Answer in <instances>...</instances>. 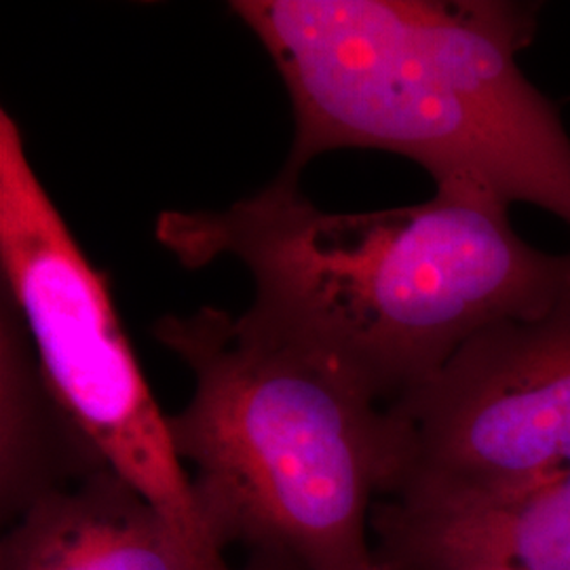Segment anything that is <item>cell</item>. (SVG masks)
I'll list each match as a JSON object with an SVG mask.
<instances>
[{
    "label": "cell",
    "instance_id": "obj_1",
    "mask_svg": "<svg viewBox=\"0 0 570 570\" xmlns=\"http://www.w3.org/2000/svg\"><path fill=\"white\" fill-rule=\"evenodd\" d=\"M155 235L188 268L239 261L252 306L385 407L475 334L570 294V254L532 247L510 205L471 184L435 186L425 204L327 212L282 171L225 209L161 212Z\"/></svg>",
    "mask_w": 570,
    "mask_h": 570
},
{
    "label": "cell",
    "instance_id": "obj_2",
    "mask_svg": "<svg viewBox=\"0 0 570 570\" xmlns=\"http://www.w3.org/2000/svg\"><path fill=\"white\" fill-rule=\"evenodd\" d=\"M294 110L285 174L343 148L421 165L570 225V136L518 56L532 4L501 0H235Z\"/></svg>",
    "mask_w": 570,
    "mask_h": 570
},
{
    "label": "cell",
    "instance_id": "obj_3",
    "mask_svg": "<svg viewBox=\"0 0 570 570\" xmlns=\"http://www.w3.org/2000/svg\"><path fill=\"white\" fill-rule=\"evenodd\" d=\"M150 332L195 379L167 428L214 543L298 570H383L372 511L397 468L387 407L254 306L164 315Z\"/></svg>",
    "mask_w": 570,
    "mask_h": 570
},
{
    "label": "cell",
    "instance_id": "obj_4",
    "mask_svg": "<svg viewBox=\"0 0 570 570\" xmlns=\"http://www.w3.org/2000/svg\"><path fill=\"white\" fill-rule=\"evenodd\" d=\"M0 266L61 406L106 463L188 539L223 551L205 529L167 414L146 383L108 282L51 202L7 110L0 112Z\"/></svg>",
    "mask_w": 570,
    "mask_h": 570
},
{
    "label": "cell",
    "instance_id": "obj_5",
    "mask_svg": "<svg viewBox=\"0 0 570 570\" xmlns=\"http://www.w3.org/2000/svg\"><path fill=\"white\" fill-rule=\"evenodd\" d=\"M397 468L383 499L503 497L570 473V294L487 327L387 406Z\"/></svg>",
    "mask_w": 570,
    "mask_h": 570
},
{
    "label": "cell",
    "instance_id": "obj_6",
    "mask_svg": "<svg viewBox=\"0 0 570 570\" xmlns=\"http://www.w3.org/2000/svg\"><path fill=\"white\" fill-rule=\"evenodd\" d=\"M0 570H230L115 469L42 499L11 524Z\"/></svg>",
    "mask_w": 570,
    "mask_h": 570
},
{
    "label": "cell",
    "instance_id": "obj_7",
    "mask_svg": "<svg viewBox=\"0 0 570 570\" xmlns=\"http://www.w3.org/2000/svg\"><path fill=\"white\" fill-rule=\"evenodd\" d=\"M374 551L497 570H570V473L503 497L376 501Z\"/></svg>",
    "mask_w": 570,
    "mask_h": 570
},
{
    "label": "cell",
    "instance_id": "obj_8",
    "mask_svg": "<svg viewBox=\"0 0 570 570\" xmlns=\"http://www.w3.org/2000/svg\"><path fill=\"white\" fill-rule=\"evenodd\" d=\"M112 469L49 387L20 308L0 301V518L16 524L42 499Z\"/></svg>",
    "mask_w": 570,
    "mask_h": 570
},
{
    "label": "cell",
    "instance_id": "obj_9",
    "mask_svg": "<svg viewBox=\"0 0 570 570\" xmlns=\"http://www.w3.org/2000/svg\"><path fill=\"white\" fill-rule=\"evenodd\" d=\"M376 558H379V564L383 570H497L484 569V567H469V564H454V562L406 556V553H385V551H376Z\"/></svg>",
    "mask_w": 570,
    "mask_h": 570
},
{
    "label": "cell",
    "instance_id": "obj_10",
    "mask_svg": "<svg viewBox=\"0 0 570 570\" xmlns=\"http://www.w3.org/2000/svg\"><path fill=\"white\" fill-rule=\"evenodd\" d=\"M245 570H298L279 560H271V558H261V556H252V562Z\"/></svg>",
    "mask_w": 570,
    "mask_h": 570
}]
</instances>
